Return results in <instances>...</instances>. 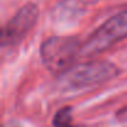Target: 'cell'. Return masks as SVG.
Here are the masks:
<instances>
[{
  "label": "cell",
  "mask_w": 127,
  "mask_h": 127,
  "mask_svg": "<svg viewBox=\"0 0 127 127\" xmlns=\"http://www.w3.org/2000/svg\"><path fill=\"white\" fill-rule=\"evenodd\" d=\"M81 52V44L72 36H52L44 41L40 55L45 67L52 74L67 72Z\"/></svg>",
  "instance_id": "6da1fadb"
},
{
  "label": "cell",
  "mask_w": 127,
  "mask_h": 127,
  "mask_svg": "<svg viewBox=\"0 0 127 127\" xmlns=\"http://www.w3.org/2000/svg\"><path fill=\"white\" fill-rule=\"evenodd\" d=\"M127 37V10H123L97 28L81 45L82 56H95Z\"/></svg>",
  "instance_id": "7a4b0ae2"
},
{
  "label": "cell",
  "mask_w": 127,
  "mask_h": 127,
  "mask_svg": "<svg viewBox=\"0 0 127 127\" xmlns=\"http://www.w3.org/2000/svg\"><path fill=\"white\" fill-rule=\"evenodd\" d=\"M118 74V67L107 60H94L81 64L74 69L69 76V84L72 87L82 89L102 84L113 79Z\"/></svg>",
  "instance_id": "3957f363"
},
{
  "label": "cell",
  "mask_w": 127,
  "mask_h": 127,
  "mask_svg": "<svg viewBox=\"0 0 127 127\" xmlns=\"http://www.w3.org/2000/svg\"><path fill=\"white\" fill-rule=\"evenodd\" d=\"M37 5H24L5 25L3 30V46H15L21 42L37 21Z\"/></svg>",
  "instance_id": "277c9868"
},
{
  "label": "cell",
  "mask_w": 127,
  "mask_h": 127,
  "mask_svg": "<svg viewBox=\"0 0 127 127\" xmlns=\"http://www.w3.org/2000/svg\"><path fill=\"white\" fill-rule=\"evenodd\" d=\"M98 0H61L55 6L52 16L56 21H71L79 19L89 6Z\"/></svg>",
  "instance_id": "5b68a950"
},
{
  "label": "cell",
  "mask_w": 127,
  "mask_h": 127,
  "mask_svg": "<svg viewBox=\"0 0 127 127\" xmlns=\"http://www.w3.org/2000/svg\"><path fill=\"white\" fill-rule=\"evenodd\" d=\"M72 122V108L66 106L59 110L54 117V127H71Z\"/></svg>",
  "instance_id": "8992f818"
}]
</instances>
